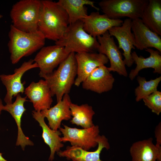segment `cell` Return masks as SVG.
I'll use <instances>...</instances> for the list:
<instances>
[{
    "label": "cell",
    "instance_id": "cell-19",
    "mask_svg": "<svg viewBox=\"0 0 161 161\" xmlns=\"http://www.w3.org/2000/svg\"><path fill=\"white\" fill-rule=\"evenodd\" d=\"M26 96L22 97L20 94L16 96L15 101L12 103L4 105L3 110L8 112L14 119L18 128L16 146H21L24 150L26 146H33V143L24 134L21 128V119L23 113L26 111L24 104L27 101Z\"/></svg>",
    "mask_w": 161,
    "mask_h": 161
},
{
    "label": "cell",
    "instance_id": "cell-14",
    "mask_svg": "<svg viewBox=\"0 0 161 161\" xmlns=\"http://www.w3.org/2000/svg\"><path fill=\"white\" fill-rule=\"evenodd\" d=\"M25 94L32 103L35 111L49 109L53 102L50 89L47 82L41 79L37 82H32L25 89Z\"/></svg>",
    "mask_w": 161,
    "mask_h": 161
},
{
    "label": "cell",
    "instance_id": "cell-15",
    "mask_svg": "<svg viewBox=\"0 0 161 161\" xmlns=\"http://www.w3.org/2000/svg\"><path fill=\"white\" fill-rule=\"evenodd\" d=\"M114 79L105 65L95 69L82 83V88L86 90L101 94L112 88Z\"/></svg>",
    "mask_w": 161,
    "mask_h": 161
},
{
    "label": "cell",
    "instance_id": "cell-4",
    "mask_svg": "<svg viewBox=\"0 0 161 161\" xmlns=\"http://www.w3.org/2000/svg\"><path fill=\"white\" fill-rule=\"evenodd\" d=\"M55 44L64 47L69 54L80 52H93L99 45L96 38L94 37L84 30L83 22L79 20L69 25L64 35L55 42Z\"/></svg>",
    "mask_w": 161,
    "mask_h": 161
},
{
    "label": "cell",
    "instance_id": "cell-30",
    "mask_svg": "<svg viewBox=\"0 0 161 161\" xmlns=\"http://www.w3.org/2000/svg\"><path fill=\"white\" fill-rule=\"evenodd\" d=\"M0 161H7L2 156V153H0Z\"/></svg>",
    "mask_w": 161,
    "mask_h": 161
},
{
    "label": "cell",
    "instance_id": "cell-3",
    "mask_svg": "<svg viewBox=\"0 0 161 161\" xmlns=\"http://www.w3.org/2000/svg\"><path fill=\"white\" fill-rule=\"evenodd\" d=\"M8 47L13 64L18 63L24 57L28 56L44 47L45 38L38 30L25 32L15 27L11 24L8 33Z\"/></svg>",
    "mask_w": 161,
    "mask_h": 161
},
{
    "label": "cell",
    "instance_id": "cell-20",
    "mask_svg": "<svg viewBox=\"0 0 161 161\" xmlns=\"http://www.w3.org/2000/svg\"><path fill=\"white\" fill-rule=\"evenodd\" d=\"M151 138L134 143L130 152L132 161H161V150L157 148Z\"/></svg>",
    "mask_w": 161,
    "mask_h": 161
},
{
    "label": "cell",
    "instance_id": "cell-24",
    "mask_svg": "<svg viewBox=\"0 0 161 161\" xmlns=\"http://www.w3.org/2000/svg\"><path fill=\"white\" fill-rule=\"evenodd\" d=\"M151 30L161 35V0H149L141 18Z\"/></svg>",
    "mask_w": 161,
    "mask_h": 161
},
{
    "label": "cell",
    "instance_id": "cell-27",
    "mask_svg": "<svg viewBox=\"0 0 161 161\" xmlns=\"http://www.w3.org/2000/svg\"><path fill=\"white\" fill-rule=\"evenodd\" d=\"M145 105L157 115L161 112V92L156 91L143 99Z\"/></svg>",
    "mask_w": 161,
    "mask_h": 161
},
{
    "label": "cell",
    "instance_id": "cell-8",
    "mask_svg": "<svg viewBox=\"0 0 161 161\" xmlns=\"http://www.w3.org/2000/svg\"><path fill=\"white\" fill-rule=\"evenodd\" d=\"M97 39L99 44L97 49L98 53L106 55L110 61V66L108 67L109 71L116 72L120 75L127 77L128 73L126 65L113 37L107 31L97 37Z\"/></svg>",
    "mask_w": 161,
    "mask_h": 161
},
{
    "label": "cell",
    "instance_id": "cell-17",
    "mask_svg": "<svg viewBox=\"0 0 161 161\" xmlns=\"http://www.w3.org/2000/svg\"><path fill=\"white\" fill-rule=\"evenodd\" d=\"M85 31L92 36L96 38L101 35L112 27L121 26L123 21L120 19H113L98 11L92 12L81 20Z\"/></svg>",
    "mask_w": 161,
    "mask_h": 161
},
{
    "label": "cell",
    "instance_id": "cell-22",
    "mask_svg": "<svg viewBox=\"0 0 161 161\" xmlns=\"http://www.w3.org/2000/svg\"><path fill=\"white\" fill-rule=\"evenodd\" d=\"M145 51L149 53L150 56L145 58L140 55L138 56L135 51L131 52V55L134 62L136 64L134 69L131 70L129 77L133 80L138 75L139 71L145 68H152L154 69L153 72L161 74V56L157 50L148 48Z\"/></svg>",
    "mask_w": 161,
    "mask_h": 161
},
{
    "label": "cell",
    "instance_id": "cell-18",
    "mask_svg": "<svg viewBox=\"0 0 161 161\" xmlns=\"http://www.w3.org/2000/svg\"><path fill=\"white\" fill-rule=\"evenodd\" d=\"M72 103L69 94H66L55 106L41 112L43 116L47 119L50 128L57 130L61 128L62 121L71 118L70 106Z\"/></svg>",
    "mask_w": 161,
    "mask_h": 161
},
{
    "label": "cell",
    "instance_id": "cell-13",
    "mask_svg": "<svg viewBox=\"0 0 161 161\" xmlns=\"http://www.w3.org/2000/svg\"><path fill=\"white\" fill-rule=\"evenodd\" d=\"M97 142L98 147L94 151H89L77 146H68L64 150H60L57 154L60 157H65L72 161H103L100 159V153L104 148L109 149L110 144L104 135H99Z\"/></svg>",
    "mask_w": 161,
    "mask_h": 161
},
{
    "label": "cell",
    "instance_id": "cell-31",
    "mask_svg": "<svg viewBox=\"0 0 161 161\" xmlns=\"http://www.w3.org/2000/svg\"><path fill=\"white\" fill-rule=\"evenodd\" d=\"M3 17V16L0 14V18H2Z\"/></svg>",
    "mask_w": 161,
    "mask_h": 161
},
{
    "label": "cell",
    "instance_id": "cell-11",
    "mask_svg": "<svg viewBox=\"0 0 161 161\" xmlns=\"http://www.w3.org/2000/svg\"><path fill=\"white\" fill-rule=\"evenodd\" d=\"M132 20L129 18L125 19L120 26L114 27L108 31L112 36L117 40L119 48L123 49L122 54L124 57L123 60L125 65L130 67L134 63L131 55L132 49H135V41L131 28Z\"/></svg>",
    "mask_w": 161,
    "mask_h": 161
},
{
    "label": "cell",
    "instance_id": "cell-23",
    "mask_svg": "<svg viewBox=\"0 0 161 161\" xmlns=\"http://www.w3.org/2000/svg\"><path fill=\"white\" fill-rule=\"evenodd\" d=\"M57 3L67 13L69 25L88 16L86 5H90L97 11L100 10L95 5L94 1L89 0H59Z\"/></svg>",
    "mask_w": 161,
    "mask_h": 161
},
{
    "label": "cell",
    "instance_id": "cell-26",
    "mask_svg": "<svg viewBox=\"0 0 161 161\" xmlns=\"http://www.w3.org/2000/svg\"><path fill=\"white\" fill-rule=\"evenodd\" d=\"M137 80L139 86L135 89V94L136 101L138 102L157 90L161 76L147 81L144 77L138 76Z\"/></svg>",
    "mask_w": 161,
    "mask_h": 161
},
{
    "label": "cell",
    "instance_id": "cell-28",
    "mask_svg": "<svg viewBox=\"0 0 161 161\" xmlns=\"http://www.w3.org/2000/svg\"><path fill=\"white\" fill-rule=\"evenodd\" d=\"M155 137L156 139V147L161 150V123L160 122L156 126L155 130Z\"/></svg>",
    "mask_w": 161,
    "mask_h": 161
},
{
    "label": "cell",
    "instance_id": "cell-29",
    "mask_svg": "<svg viewBox=\"0 0 161 161\" xmlns=\"http://www.w3.org/2000/svg\"><path fill=\"white\" fill-rule=\"evenodd\" d=\"M4 106L3 104L2 100L0 97V117L1 113V112L3 110V108Z\"/></svg>",
    "mask_w": 161,
    "mask_h": 161
},
{
    "label": "cell",
    "instance_id": "cell-7",
    "mask_svg": "<svg viewBox=\"0 0 161 161\" xmlns=\"http://www.w3.org/2000/svg\"><path fill=\"white\" fill-rule=\"evenodd\" d=\"M63 125L64 127L59 129L63 135L61 138L62 142H69L72 146H78L87 151L97 145V139L100 132L98 126L79 129Z\"/></svg>",
    "mask_w": 161,
    "mask_h": 161
},
{
    "label": "cell",
    "instance_id": "cell-16",
    "mask_svg": "<svg viewBox=\"0 0 161 161\" xmlns=\"http://www.w3.org/2000/svg\"><path fill=\"white\" fill-rule=\"evenodd\" d=\"M134 34L135 47L140 50L153 47L161 52V38L143 22L141 18L132 20L131 28Z\"/></svg>",
    "mask_w": 161,
    "mask_h": 161
},
{
    "label": "cell",
    "instance_id": "cell-25",
    "mask_svg": "<svg viewBox=\"0 0 161 161\" xmlns=\"http://www.w3.org/2000/svg\"><path fill=\"white\" fill-rule=\"evenodd\" d=\"M71 116L70 120L73 124L80 126L86 129L94 125L92 119L95 112L91 106L87 104L78 105L72 103L70 106Z\"/></svg>",
    "mask_w": 161,
    "mask_h": 161
},
{
    "label": "cell",
    "instance_id": "cell-2",
    "mask_svg": "<svg viewBox=\"0 0 161 161\" xmlns=\"http://www.w3.org/2000/svg\"><path fill=\"white\" fill-rule=\"evenodd\" d=\"M77 64L75 53H70L56 70L47 75H39L47 82L52 97L55 96L57 102L64 95L69 94L77 75Z\"/></svg>",
    "mask_w": 161,
    "mask_h": 161
},
{
    "label": "cell",
    "instance_id": "cell-9",
    "mask_svg": "<svg viewBox=\"0 0 161 161\" xmlns=\"http://www.w3.org/2000/svg\"><path fill=\"white\" fill-rule=\"evenodd\" d=\"M34 62L33 59H30L24 61L20 67L15 69L13 74L0 75V79L7 90L4 98L6 104L12 103L14 97L24 92L25 82H22L21 78L24 73L28 70L38 68L37 64Z\"/></svg>",
    "mask_w": 161,
    "mask_h": 161
},
{
    "label": "cell",
    "instance_id": "cell-12",
    "mask_svg": "<svg viewBox=\"0 0 161 161\" xmlns=\"http://www.w3.org/2000/svg\"><path fill=\"white\" fill-rule=\"evenodd\" d=\"M77 64V77L74 85L79 86L96 68L104 65L109 60L106 55L98 53L80 52L75 53Z\"/></svg>",
    "mask_w": 161,
    "mask_h": 161
},
{
    "label": "cell",
    "instance_id": "cell-21",
    "mask_svg": "<svg viewBox=\"0 0 161 161\" xmlns=\"http://www.w3.org/2000/svg\"><path fill=\"white\" fill-rule=\"evenodd\" d=\"M32 117L39 123L42 129V137L44 143L49 146L50 149L49 161H52L54 159L55 152L59 151L64 144L61 140L60 136L61 133L60 130H54L48 126L44 121V117L41 112L33 110L32 112Z\"/></svg>",
    "mask_w": 161,
    "mask_h": 161
},
{
    "label": "cell",
    "instance_id": "cell-10",
    "mask_svg": "<svg viewBox=\"0 0 161 161\" xmlns=\"http://www.w3.org/2000/svg\"><path fill=\"white\" fill-rule=\"evenodd\" d=\"M69 54L64 47L60 45L55 44L42 47L33 59L40 69L39 75L51 73Z\"/></svg>",
    "mask_w": 161,
    "mask_h": 161
},
{
    "label": "cell",
    "instance_id": "cell-5",
    "mask_svg": "<svg viewBox=\"0 0 161 161\" xmlns=\"http://www.w3.org/2000/svg\"><path fill=\"white\" fill-rule=\"evenodd\" d=\"M40 6V0H21L17 2L10 12L12 24L25 32L38 30Z\"/></svg>",
    "mask_w": 161,
    "mask_h": 161
},
{
    "label": "cell",
    "instance_id": "cell-6",
    "mask_svg": "<svg viewBox=\"0 0 161 161\" xmlns=\"http://www.w3.org/2000/svg\"><path fill=\"white\" fill-rule=\"evenodd\" d=\"M149 0H103L98 3L102 11L110 18H141Z\"/></svg>",
    "mask_w": 161,
    "mask_h": 161
},
{
    "label": "cell",
    "instance_id": "cell-1",
    "mask_svg": "<svg viewBox=\"0 0 161 161\" xmlns=\"http://www.w3.org/2000/svg\"><path fill=\"white\" fill-rule=\"evenodd\" d=\"M69 25L67 13L57 2L41 0L38 29L46 39L58 41L65 34Z\"/></svg>",
    "mask_w": 161,
    "mask_h": 161
}]
</instances>
